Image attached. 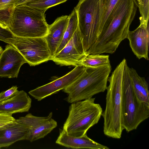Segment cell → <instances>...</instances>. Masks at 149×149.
<instances>
[{
	"mask_svg": "<svg viewBox=\"0 0 149 149\" xmlns=\"http://www.w3.org/2000/svg\"><path fill=\"white\" fill-rule=\"evenodd\" d=\"M52 112L45 117L35 116L29 113L15 120L28 127L29 133L27 140L33 142L44 138L57 126V122L52 118Z\"/></svg>",
	"mask_w": 149,
	"mask_h": 149,
	"instance_id": "cell-10",
	"label": "cell"
},
{
	"mask_svg": "<svg viewBox=\"0 0 149 149\" xmlns=\"http://www.w3.org/2000/svg\"><path fill=\"white\" fill-rule=\"evenodd\" d=\"M56 143L60 145L74 149H109L107 146L99 143L89 138L86 134L80 136L68 134L63 129H59V134Z\"/></svg>",
	"mask_w": 149,
	"mask_h": 149,
	"instance_id": "cell-15",
	"label": "cell"
},
{
	"mask_svg": "<svg viewBox=\"0 0 149 149\" xmlns=\"http://www.w3.org/2000/svg\"><path fill=\"white\" fill-rule=\"evenodd\" d=\"M137 7L136 0H119L104 27L95 42L86 53V55L115 52L122 41L127 38Z\"/></svg>",
	"mask_w": 149,
	"mask_h": 149,
	"instance_id": "cell-1",
	"label": "cell"
},
{
	"mask_svg": "<svg viewBox=\"0 0 149 149\" xmlns=\"http://www.w3.org/2000/svg\"><path fill=\"white\" fill-rule=\"evenodd\" d=\"M3 51V49L2 47L0 46V54Z\"/></svg>",
	"mask_w": 149,
	"mask_h": 149,
	"instance_id": "cell-30",
	"label": "cell"
},
{
	"mask_svg": "<svg viewBox=\"0 0 149 149\" xmlns=\"http://www.w3.org/2000/svg\"><path fill=\"white\" fill-rule=\"evenodd\" d=\"M118 0H99V34L104 27L110 14Z\"/></svg>",
	"mask_w": 149,
	"mask_h": 149,
	"instance_id": "cell-20",
	"label": "cell"
},
{
	"mask_svg": "<svg viewBox=\"0 0 149 149\" xmlns=\"http://www.w3.org/2000/svg\"><path fill=\"white\" fill-rule=\"evenodd\" d=\"M69 20V16L58 17L48 26V33L45 37L52 57L60 45Z\"/></svg>",
	"mask_w": 149,
	"mask_h": 149,
	"instance_id": "cell-16",
	"label": "cell"
},
{
	"mask_svg": "<svg viewBox=\"0 0 149 149\" xmlns=\"http://www.w3.org/2000/svg\"><path fill=\"white\" fill-rule=\"evenodd\" d=\"M14 5L0 9V25L8 28L11 25Z\"/></svg>",
	"mask_w": 149,
	"mask_h": 149,
	"instance_id": "cell-24",
	"label": "cell"
},
{
	"mask_svg": "<svg viewBox=\"0 0 149 149\" xmlns=\"http://www.w3.org/2000/svg\"><path fill=\"white\" fill-rule=\"evenodd\" d=\"M132 86L136 96L141 102L149 104L148 84L144 77H140L136 70L129 68Z\"/></svg>",
	"mask_w": 149,
	"mask_h": 149,
	"instance_id": "cell-18",
	"label": "cell"
},
{
	"mask_svg": "<svg viewBox=\"0 0 149 149\" xmlns=\"http://www.w3.org/2000/svg\"><path fill=\"white\" fill-rule=\"evenodd\" d=\"M137 1V2H138V1H139V0H136Z\"/></svg>",
	"mask_w": 149,
	"mask_h": 149,
	"instance_id": "cell-31",
	"label": "cell"
},
{
	"mask_svg": "<svg viewBox=\"0 0 149 149\" xmlns=\"http://www.w3.org/2000/svg\"><path fill=\"white\" fill-rule=\"evenodd\" d=\"M85 67L79 65L70 72L54 81L31 90L29 93L35 99L40 101L46 97L56 93L72 84L77 79L85 70Z\"/></svg>",
	"mask_w": 149,
	"mask_h": 149,
	"instance_id": "cell-11",
	"label": "cell"
},
{
	"mask_svg": "<svg viewBox=\"0 0 149 149\" xmlns=\"http://www.w3.org/2000/svg\"><path fill=\"white\" fill-rule=\"evenodd\" d=\"M29 129L26 125L15 120L0 127V148L8 147L15 142L27 140Z\"/></svg>",
	"mask_w": 149,
	"mask_h": 149,
	"instance_id": "cell-14",
	"label": "cell"
},
{
	"mask_svg": "<svg viewBox=\"0 0 149 149\" xmlns=\"http://www.w3.org/2000/svg\"><path fill=\"white\" fill-rule=\"evenodd\" d=\"M5 42L15 48L30 66L51 60L52 56L45 37H22L14 36Z\"/></svg>",
	"mask_w": 149,
	"mask_h": 149,
	"instance_id": "cell-8",
	"label": "cell"
},
{
	"mask_svg": "<svg viewBox=\"0 0 149 149\" xmlns=\"http://www.w3.org/2000/svg\"><path fill=\"white\" fill-rule=\"evenodd\" d=\"M78 24L77 14L76 10L74 8L69 15V21L63 40L54 55L59 52L70 40L77 29Z\"/></svg>",
	"mask_w": 149,
	"mask_h": 149,
	"instance_id": "cell-19",
	"label": "cell"
},
{
	"mask_svg": "<svg viewBox=\"0 0 149 149\" xmlns=\"http://www.w3.org/2000/svg\"><path fill=\"white\" fill-rule=\"evenodd\" d=\"M15 120L12 115L0 113V127L12 122Z\"/></svg>",
	"mask_w": 149,
	"mask_h": 149,
	"instance_id": "cell-27",
	"label": "cell"
},
{
	"mask_svg": "<svg viewBox=\"0 0 149 149\" xmlns=\"http://www.w3.org/2000/svg\"><path fill=\"white\" fill-rule=\"evenodd\" d=\"M129 67L125 63L122 85L123 126L128 132L136 130L139 125L149 117V104L140 101L132 86Z\"/></svg>",
	"mask_w": 149,
	"mask_h": 149,
	"instance_id": "cell-6",
	"label": "cell"
},
{
	"mask_svg": "<svg viewBox=\"0 0 149 149\" xmlns=\"http://www.w3.org/2000/svg\"><path fill=\"white\" fill-rule=\"evenodd\" d=\"M17 0H0V9L14 6V3Z\"/></svg>",
	"mask_w": 149,
	"mask_h": 149,
	"instance_id": "cell-28",
	"label": "cell"
},
{
	"mask_svg": "<svg viewBox=\"0 0 149 149\" xmlns=\"http://www.w3.org/2000/svg\"><path fill=\"white\" fill-rule=\"evenodd\" d=\"M124 58L108 77L109 82L106 90V104L102 116L104 118L103 132L106 136L115 139L121 136L123 126L122 85Z\"/></svg>",
	"mask_w": 149,
	"mask_h": 149,
	"instance_id": "cell-2",
	"label": "cell"
},
{
	"mask_svg": "<svg viewBox=\"0 0 149 149\" xmlns=\"http://www.w3.org/2000/svg\"><path fill=\"white\" fill-rule=\"evenodd\" d=\"M68 0H38L21 5H25L46 11L52 7L64 3Z\"/></svg>",
	"mask_w": 149,
	"mask_h": 149,
	"instance_id": "cell-22",
	"label": "cell"
},
{
	"mask_svg": "<svg viewBox=\"0 0 149 149\" xmlns=\"http://www.w3.org/2000/svg\"><path fill=\"white\" fill-rule=\"evenodd\" d=\"M26 63L15 48L7 45L0 54V77L17 78L21 66Z\"/></svg>",
	"mask_w": 149,
	"mask_h": 149,
	"instance_id": "cell-12",
	"label": "cell"
},
{
	"mask_svg": "<svg viewBox=\"0 0 149 149\" xmlns=\"http://www.w3.org/2000/svg\"><path fill=\"white\" fill-rule=\"evenodd\" d=\"M32 100L23 90L19 91L13 97L0 103V113L10 115L28 111Z\"/></svg>",
	"mask_w": 149,
	"mask_h": 149,
	"instance_id": "cell-17",
	"label": "cell"
},
{
	"mask_svg": "<svg viewBox=\"0 0 149 149\" xmlns=\"http://www.w3.org/2000/svg\"><path fill=\"white\" fill-rule=\"evenodd\" d=\"M46 11L25 5L14 8L9 29L14 36L22 37H45L48 31Z\"/></svg>",
	"mask_w": 149,
	"mask_h": 149,
	"instance_id": "cell-5",
	"label": "cell"
},
{
	"mask_svg": "<svg viewBox=\"0 0 149 149\" xmlns=\"http://www.w3.org/2000/svg\"><path fill=\"white\" fill-rule=\"evenodd\" d=\"M111 70L109 63L96 67H85V70L75 81L63 90L68 94L65 100L72 103L92 97L106 90Z\"/></svg>",
	"mask_w": 149,
	"mask_h": 149,
	"instance_id": "cell-3",
	"label": "cell"
},
{
	"mask_svg": "<svg viewBox=\"0 0 149 149\" xmlns=\"http://www.w3.org/2000/svg\"><path fill=\"white\" fill-rule=\"evenodd\" d=\"M17 88L16 86H13L8 90L0 93V103L14 96L19 91Z\"/></svg>",
	"mask_w": 149,
	"mask_h": 149,
	"instance_id": "cell-25",
	"label": "cell"
},
{
	"mask_svg": "<svg viewBox=\"0 0 149 149\" xmlns=\"http://www.w3.org/2000/svg\"><path fill=\"white\" fill-rule=\"evenodd\" d=\"M37 0H17L14 3V5L15 7Z\"/></svg>",
	"mask_w": 149,
	"mask_h": 149,
	"instance_id": "cell-29",
	"label": "cell"
},
{
	"mask_svg": "<svg viewBox=\"0 0 149 149\" xmlns=\"http://www.w3.org/2000/svg\"><path fill=\"white\" fill-rule=\"evenodd\" d=\"M137 3L140 14L139 25L147 27L149 26V0H139Z\"/></svg>",
	"mask_w": 149,
	"mask_h": 149,
	"instance_id": "cell-23",
	"label": "cell"
},
{
	"mask_svg": "<svg viewBox=\"0 0 149 149\" xmlns=\"http://www.w3.org/2000/svg\"><path fill=\"white\" fill-rule=\"evenodd\" d=\"M91 98L71 103L63 129L68 134L80 136L98 122L102 113L100 105Z\"/></svg>",
	"mask_w": 149,
	"mask_h": 149,
	"instance_id": "cell-4",
	"label": "cell"
},
{
	"mask_svg": "<svg viewBox=\"0 0 149 149\" xmlns=\"http://www.w3.org/2000/svg\"><path fill=\"white\" fill-rule=\"evenodd\" d=\"M110 63L109 55L91 54L86 55L79 65L85 67H96Z\"/></svg>",
	"mask_w": 149,
	"mask_h": 149,
	"instance_id": "cell-21",
	"label": "cell"
},
{
	"mask_svg": "<svg viewBox=\"0 0 149 149\" xmlns=\"http://www.w3.org/2000/svg\"><path fill=\"white\" fill-rule=\"evenodd\" d=\"M14 36L8 28L3 27L0 25V40L5 42L7 39L12 38Z\"/></svg>",
	"mask_w": 149,
	"mask_h": 149,
	"instance_id": "cell-26",
	"label": "cell"
},
{
	"mask_svg": "<svg viewBox=\"0 0 149 149\" xmlns=\"http://www.w3.org/2000/svg\"><path fill=\"white\" fill-rule=\"evenodd\" d=\"M86 55L82 38L78 26L72 36L65 46L51 59L56 64L61 66L79 65Z\"/></svg>",
	"mask_w": 149,
	"mask_h": 149,
	"instance_id": "cell-9",
	"label": "cell"
},
{
	"mask_svg": "<svg viewBox=\"0 0 149 149\" xmlns=\"http://www.w3.org/2000/svg\"><path fill=\"white\" fill-rule=\"evenodd\" d=\"M74 8L77 13L78 27L86 54L99 34V0H79Z\"/></svg>",
	"mask_w": 149,
	"mask_h": 149,
	"instance_id": "cell-7",
	"label": "cell"
},
{
	"mask_svg": "<svg viewBox=\"0 0 149 149\" xmlns=\"http://www.w3.org/2000/svg\"><path fill=\"white\" fill-rule=\"evenodd\" d=\"M127 38L129 41L132 51L137 58L149 60V26L146 27L139 25L135 30L129 31Z\"/></svg>",
	"mask_w": 149,
	"mask_h": 149,
	"instance_id": "cell-13",
	"label": "cell"
}]
</instances>
